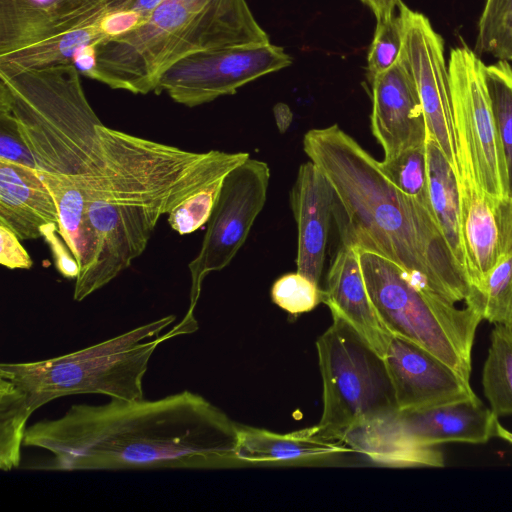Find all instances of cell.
Wrapping results in <instances>:
<instances>
[{
    "mask_svg": "<svg viewBox=\"0 0 512 512\" xmlns=\"http://www.w3.org/2000/svg\"><path fill=\"white\" fill-rule=\"evenodd\" d=\"M397 9L403 26L401 56L414 78L428 135L438 144L458 178V148L443 38L424 14L402 1Z\"/></svg>",
    "mask_w": 512,
    "mask_h": 512,
    "instance_id": "7c38bea8",
    "label": "cell"
},
{
    "mask_svg": "<svg viewBox=\"0 0 512 512\" xmlns=\"http://www.w3.org/2000/svg\"><path fill=\"white\" fill-rule=\"evenodd\" d=\"M459 179L494 195L509 194L508 173L486 82V64L467 45L448 59Z\"/></svg>",
    "mask_w": 512,
    "mask_h": 512,
    "instance_id": "9c48e42d",
    "label": "cell"
},
{
    "mask_svg": "<svg viewBox=\"0 0 512 512\" xmlns=\"http://www.w3.org/2000/svg\"><path fill=\"white\" fill-rule=\"evenodd\" d=\"M398 418L411 438L430 446L486 443L496 436L499 422L477 396L422 409L398 410Z\"/></svg>",
    "mask_w": 512,
    "mask_h": 512,
    "instance_id": "44dd1931",
    "label": "cell"
},
{
    "mask_svg": "<svg viewBox=\"0 0 512 512\" xmlns=\"http://www.w3.org/2000/svg\"><path fill=\"white\" fill-rule=\"evenodd\" d=\"M482 387L497 416H512V328L496 324L482 370Z\"/></svg>",
    "mask_w": 512,
    "mask_h": 512,
    "instance_id": "484cf974",
    "label": "cell"
},
{
    "mask_svg": "<svg viewBox=\"0 0 512 512\" xmlns=\"http://www.w3.org/2000/svg\"><path fill=\"white\" fill-rule=\"evenodd\" d=\"M272 301L291 315L315 309L324 300V290L299 272L279 277L271 288Z\"/></svg>",
    "mask_w": 512,
    "mask_h": 512,
    "instance_id": "4dcf8cb0",
    "label": "cell"
},
{
    "mask_svg": "<svg viewBox=\"0 0 512 512\" xmlns=\"http://www.w3.org/2000/svg\"><path fill=\"white\" fill-rule=\"evenodd\" d=\"M369 81L371 131L383 149L384 158L425 145L428 128L423 107L414 78L401 54L392 67Z\"/></svg>",
    "mask_w": 512,
    "mask_h": 512,
    "instance_id": "9a60e30c",
    "label": "cell"
},
{
    "mask_svg": "<svg viewBox=\"0 0 512 512\" xmlns=\"http://www.w3.org/2000/svg\"><path fill=\"white\" fill-rule=\"evenodd\" d=\"M380 166L399 190L431 208L426 143L401 151L390 158H383Z\"/></svg>",
    "mask_w": 512,
    "mask_h": 512,
    "instance_id": "83f0119b",
    "label": "cell"
},
{
    "mask_svg": "<svg viewBox=\"0 0 512 512\" xmlns=\"http://www.w3.org/2000/svg\"><path fill=\"white\" fill-rule=\"evenodd\" d=\"M465 275L473 305L482 306L477 289L484 277L512 255V195H494L469 179L457 180Z\"/></svg>",
    "mask_w": 512,
    "mask_h": 512,
    "instance_id": "4fadbf2b",
    "label": "cell"
},
{
    "mask_svg": "<svg viewBox=\"0 0 512 512\" xmlns=\"http://www.w3.org/2000/svg\"><path fill=\"white\" fill-rule=\"evenodd\" d=\"M384 361L399 411L422 409L476 396L470 380L405 338L391 335Z\"/></svg>",
    "mask_w": 512,
    "mask_h": 512,
    "instance_id": "5bb4252c",
    "label": "cell"
},
{
    "mask_svg": "<svg viewBox=\"0 0 512 512\" xmlns=\"http://www.w3.org/2000/svg\"><path fill=\"white\" fill-rule=\"evenodd\" d=\"M269 180L268 164L250 157L224 178L200 250L188 264L191 287L183 319L196 321L194 310L204 279L228 266L245 243L265 205Z\"/></svg>",
    "mask_w": 512,
    "mask_h": 512,
    "instance_id": "30bf717a",
    "label": "cell"
},
{
    "mask_svg": "<svg viewBox=\"0 0 512 512\" xmlns=\"http://www.w3.org/2000/svg\"><path fill=\"white\" fill-rule=\"evenodd\" d=\"M486 82L506 161L509 194L512 195V65L497 60L486 65Z\"/></svg>",
    "mask_w": 512,
    "mask_h": 512,
    "instance_id": "4316f807",
    "label": "cell"
},
{
    "mask_svg": "<svg viewBox=\"0 0 512 512\" xmlns=\"http://www.w3.org/2000/svg\"><path fill=\"white\" fill-rule=\"evenodd\" d=\"M238 424L204 397L75 404L27 427L24 446L50 452L29 470L221 469L240 466Z\"/></svg>",
    "mask_w": 512,
    "mask_h": 512,
    "instance_id": "6da1fadb",
    "label": "cell"
},
{
    "mask_svg": "<svg viewBox=\"0 0 512 512\" xmlns=\"http://www.w3.org/2000/svg\"><path fill=\"white\" fill-rule=\"evenodd\" d=\"M323 303L332 316L348 322L384 358L391 334L369 297L357 245L342 242L327 273Z\"/></svg>",
    "mask_w": 512,
    "mask_h": 512,
    "instance_id": "d6986e66",
    "label": "cell"
},
{
    "mask_svg": "<svg viewBox=\"0 0 512 512\" xmlns=\"http://www.w3.org/2000/svg\"><path fill=\"white\" fill-rule=\"evenodd\" d=\"M332 318L316 342L323 387L318 425L341 440L352 426L398 409L384 358L348 322Z\"/></svg>",
    "mask_w": 512,
    "mask_h": 512,
    "instance_id": "ba28073f",
    "label": "cell"
},
{
    "mask_svg": "<svg viewBox=\"0 0 512 512\" xmlns=\"http://www.w3.org/2000/svg\"><path fill=\"white\" fill-rule=\"evenodd\" d=\"M510 62H512V58L510 59Z\"/></svg>",
    "mask_w": 512,
    "mask_h": 512,
    "instance_id": "ab89813d",
    "label": "cell"
},
{
    "mask_svg": "<svg viewBox=\"0 0 512 512\" xmlns=\"http://www.w3.org/2000/svg\"><path fill=\"white\" fill-rule=\"evenodd\" d=\"M19 237L0 224V264L8 269H30L33 261Z\"/></svg>",
    "mask_w": 512,
    "mask_h": 512,
    "instance_id": "836d02e7",
    "label": "cell"
},
{
    "mask_svg": "<svg viewBox=\"0 0 512 512\" xmlns=\"http://www.w3.org/2000/svg\"><path fill=\"white\" fill-rule=\"evenodd\" d=\"M291 63L285 50L270 42L203 50L165 70L154 93L165 92L176 103L196 107L235 94L243 85Z\"/></svg>",
    "mask_w": 512,
    "mask_h": 512,
    "instance_id": "8fae6325",
    "label": "cell"
},
{
    "mask_svg": "<svg viewBox=\"0 0 512 512\" xmlns=\"http://www.w3.org/2000/svg\"><path fill=\"white\" fill-rule=\"evenodd\" d=\"M269 42L246 0H162L136 28L96 46L93 80L148 94L165 70L190 54Z\"/></svg>",
    "mask_w": 512,
    "mask_h": 512,
    "instance_id": "277c9868",
    "label": "cell"
},
{
    "mask_svg": "<svg viewBox=\"0 0 512 512\" xmlns=\"http://www.w3.org/2000/svg\"><path fill=\"white\" fill-rule=\"evenodd\" d=\"M101 165L80 175L99 255L91 271L75 281L82 301L130 267L146 249L164 214L208 183L227 176L249 153L192 152L98 126Z\"/></svg>",
    "mask_w": 512,
    "mask_h": 512,
    "instance_id": "7a4b0ae2",
    "label": "cell"
},
{
    "mask_svg": "<svg viewBox=\"0 0 512 512\" xmlns=\"http://www.w3.org/2000/svg\"><path fill=\"white\" fill-rule=\"evenodd\" d=\"M477 295L482 304L483 320L512 328V255L484 277Z\"/></svg>",
    "mask_w": 512,
    "mask_h": 512,
    "instance_id": "f1b7e54d",
    "label": "cell"
},
{
    "mask_svg": "<svg viewBox=\"0 0 512 512\" xmlns=\"http://www.w3.org/2000/svg\"><path fill=\"white\" fill-rule=\"evenodd\" d=\"M354 452L389 467H443L438 446L423 445L403 429L398 410L364 420L341 437Z\"/></svg>",
    "mask_w": 512,
    "mask_h": 512,
    "instance_id": "7402d4cb",
    "label": "cell"
},
{
    "mask_svg": "<svg viewBox=\"0 0 512 512\" xmlns=\"http://www.w3.org/2000/svg\"><path fill=\"white\" fill-rule=\"evenodd\" d=\"M99 19L84 23L39 43L0 56V69L39 68L72 62L76 52L89 44L108 39L99 26Z\"/></svg>",
    "mask_w": 512,
    "mask_h": 512,
    "instance_id": "d4e9b609",
    "label": "cell"
},
{
    "mask_svg": "<svg viewBox=\"0 0 512 512\" xmlns=\"http://www.w3.org/2000/svg\"><path fill=\"white\" fill-rule=\"evenodd\" d=\"M426 155L431 208L455 259L464 270L457 178L440 147L429 135Z\"/></svg>",
    "mask_w": 512,
    "mask_h": 512,
    "instance_id": "cb8c5ba5",
    "label": "cell"
},
{
    "mask_svg": "<svg viewBox=\"0 0 512 512\" xmlns=\"http://www.w3.org/2000/svg\"><path fill=\"white\" fill-rule=\"evenodd\" d=\"M358 250L369 297L387 331L421 346L470 380L481 312L467 304L458 307L415 284L383 255L360 246Z\"/></svg>",
    "mask_w": 512,
    "mask_h": 512,
    "instance_id": "52a82bcc",
    "label": "cell"
},
{
    "mask_svg": "<svg viewBox=\"0 0 512 512\" xmlns=\"http://www.w3.org/2000/svg\"><path fill=\"white\" fill-rule=\"evenodd\" d=\"M0 160L38 170L15 118L3 107H0Z\"/></svg>",
    "mask_w": 512,
    "mask_h": 512,
    "instance_id": "d6a6232c",
    "label": "cell"
},
{
    "mask_svg": "<svg viewBox=\"0 0 512 512\" xmlns=\"http://www.w3.org/2000/svg\"><path fill=\"white\" fill-rule=\"evenodd\" d=\"M303 150L331 184L342 242L373 250L407 277L453 302L473 291L430 207L399 190L337 124L307 131Z\"/></svg>",
    "mask_w": 512,
    "mask_h": 512,
    "instance_id": "3957f363",
    "label": "cell"
},
{
    "mask_svg": "<svg viewBox=\"0 0 512 512\" xmlns=\"http://www.w3.org/2000/svg\"><path fill=\"white\" fill-rule=\"evenodd\" d=\"M0 224L21 241L60 232L57 204L38 170L0 160Z\"/></svg>",
    "mask_w": 512,
    "mask_h": 512,
    "instance_id": "ffe728a7",
    "label": "cell"
},
{
    "mask_svg": "<svg viewBox=\"0 0 512 512\" xmlns=\"http://www.w3.org/2000/svg\"><path fill=\"white\" fill-rule=\"evenodd\" d=\"M124 0H0V56L116 10Z\"/></svg>",
    "mask_w": 512,
    "mask_h": 512,
    "instance_id": "2e32d148",
    "label": "cell"
},
{
    "mask_svg": "<svg viewBox=\"0 0 512 512\" xmlns=\"http://www.w3.org/2000/svg\"><path fill=\"white\" fill-rule=\"evenodd\" d=\"M290 199L297 224L296 271L319 285L334 212L333 188L312 161L305 162L299 167Z\"/></svg>",
    "mask_w": 512,
    "mask_h": 512,
    "instance_id": "e0dca14e",
    "label": "cell"
},
{
    "mask_svg": "<svg viewBox=\"0 0 512 512\" xmlns=\"http://www.w3.org/2000/svg\"><path fill=\"white\" fill-rule=\"evenodd\" d=\"M38 173L57 204L60 234L79 265L76 280H80L91 271L99 255V240L88 216L80 175Z\"/></svg>",
    "mask_w": 512,
    "mask_h": 512,
    "instance_id": "603a6c76",
    "label": "cell"
},
{
    "mask_svg": "<svg viewBox=\"0 0 512 512\" xmlns=\"http://www.w3.org/2000/svg\"><path fill=\"white\" fill-rule=\"evenodd\" d=\"M141 22V16L134 11L109 10L100 18L99 26L108 39H110L133 30Z\"/></svg>",
    "mask_w": 512,
    "mask_h": 512,
    "instance_id": "e575fe53",
    "label": "cell"
},
{
    "mask_svg": "<svg viewBox=\"0 0 512 512\" xmlns=\"http://www.w3.org/2000/svg\"><path fill=\"white\" fill-rule=\"evenodd\" d=\"M162 2V0H130L121 10H130L138 13L142 22Z\"/></svg>",
    "mask_w": 512,
    "mask_h": 512,
    "instance_id": "74e56055",
    "label": "cell"
},
{
    "mask_svg": "<svg viewBox=\"0 0 512 512\" xmlns=\"http://www.w3.org/2000/svg\"><path fill=\"white\" fill-rule=\"evenodd\" d=\"M402 0H361L374 14L377 21L395 14Z\"/></svg>",
    "mask_w": 512,
    "mask_h": 512,
    "instance_id": "8d00e7d4",
    "label": "cell"
},
{
    "mask_svg": "<svg viewBox=\"0 0 512 512\" xmlns=\"http://www.w3.org/2000/svg\"><path fill=\"white\" fill-rule=\"evenodd\" d=\"M496 437H499L504 441L512 444V432L503 427L499 422L496 428Z\"/></svg>",
    "mask_w": 512,
    "mask_h": 512,
    "instance_id": "f35d334b",
    "label": "cell"
},
{
    "mask_svg": "<svg viewBox=\"0 0 512 512\" xmlns=\"http://www.w3.org/2000/svg\"><path fill=\"white\" fill-rule=\"evenodd\" d=\"M225 177L208 183L179 203L168 214L170 227L180 235H187L206 224L218 200Z\"/></svg>",
    "mask_w": 512,
    "mask_h": 512,
    "instance_id": "f546056e",
    "label": "cell"
},
{
    "mask_svg": "<svg viewBox=\"0 0 512 512\" xmlns=\"http://www.w3.org/2000/svg\"><path fill=\"white\" fill-rule=\"evenodd\" d=\"M168 315L121 335L58 357L0 364V407L20 424L44 404L68 395L103 394L114 399H144L143 378L159 344L192 333Z\"/></svg>",
    "mask_w": 512,
    "mask_h": 512,
    "instance_id": "5b68a950",
    "label": "cell"
},
{
    "mask_svg": "<svg viewBox=\"0 0 512 512\" xmlns=\"http://www.w3.org/2000/svg\"><path fill=\"white\" fill-rule=\"evenodd\" d=\"M236 453L241 465L301 466L333 463L353 453L319 425L280 434L238 424Z\"/></svg>",
    "mask_w": 512,
    "mask_h": 512,
    "instance_id": "ac0fdd59",
    "label": "cell"
},
{
    "mask_svg": "<svg viewBox=\"0 0 512 512\" xmlns=\"http://www.w3.org/2000/svg\"><path fill=\"white\" fill-rule=\"evenodd\" d=\"M0 107L15 118L39 172L92 175L101 165L98 126L72 62L0 69Z\"/></svg>",
    "mask_w": 512,
    "mask_h": 512,
    "instance_id": "8992f818",
    "label": "cell"
},
{
    "mask_svg": "<svg viewBox=\"0 0 512 512\" xmlns=\"http://www.w3.org/2000/svg\"><path fill=\"white\" fill-rule=\"evenodd\" d=\"M403 46V26L399 14L377 21L367 57L369 80L392 67Z\"/></svg>",
    "mask_w": 512,
    "mask_h": 512,
    "instance_id": "1f68e13d",
    "label": "cell"
},
{
    "mask_svg": "<svg viewBox=\"0 0 512 512\" xmlns=\"http://www.w3.org/2000/svg\"><path fill=\"white\" fill-rule=\"evenodd\" d=\"M89 44L79 49L73 57L72 63L80 74L94 79L96 69V46Z\"/></svg>",
    "mask_w": 512,
    "mask_h": 512,
    "instance_id": "d590c367",
    "label": "cell"
}]
</instances>
